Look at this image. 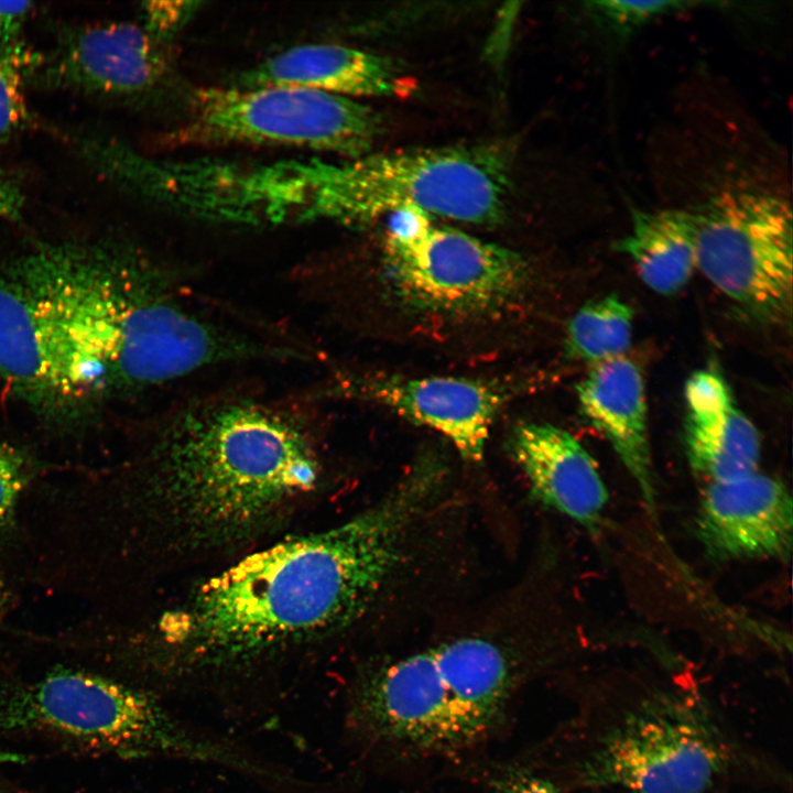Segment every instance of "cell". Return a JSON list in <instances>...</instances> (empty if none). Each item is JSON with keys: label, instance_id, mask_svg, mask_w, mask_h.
<instances>
[{"label": "cell", "instance_id": "cell-15", "mask_svg": "<svg viewBox=\"0 0 793 793\" xmlns=\"http://www.w3.org/2000/svg\"><path fill=\"white\" fill-rule=\"evenodd\" d=\"M510 449L541 502L597 530L608 491L597 463L572 434L546 423H523L513 430Z\"/></svg>", "mask_w": 793, "mask_h": 793}, {"label": "cell", "instance_id": "cell-16", "mask_svg": "<svg viewBox=\"0 0 793 793\" xmlns=\"http://www.w3.org/2000/svg\"><path fill=\"white\" fill-rule=\"evenodd\" d=\"M684 442L693 471L707 484L730 481L758 470L761 439L714 370L695 371L685 385Z\"/></svg>", "mask_w": 793, "mask_h": 793}, {"label": "cell", "instance_id": "cell-26", "mask_svg": "<svg viewBox=\"0 0 793 793\" xmlns=\"http://www.w3.org/2000/svg\"><path fill=\"white\" fill-rule=\"evenodd\" d=\"M31 6L28 1H0V45L13 42L12 37Z\"/></svg>", "mask_w": 793, "mask_h": 793}, {"label": "cell", "instance_id": "cell-24", "mask_svg": "<svg viewBox=\"0 0 793 793\" xmlns=\"http://www.w3.org/2000/svg\"><path fill=\"white\" fill-rule=\"evenodd\" d=\"M489 793H562L554 780L536 763L498 767L488 779Z\"/></svg>", "mask_w": 793, "mask_h": 793}, {"label": "cell", "instance_id": "cell-19", "mask_svg": "<svg viewBox=\"0 0 793 793\" xmlns=\"http://www.w3.org/2000/svg\"><path fill=\"white\" fill-rule=\"evenodd\" d=\"M615 248L632 260L649 289L661 295L676 294L697 268L695 211L632 208L631 228Z\"/></svg>", "mask_w": 793, "mask_h": 793}, {"label": "cell", "instance_id": "cell-6", "mask_svg": "<svg viewBox=\"0 0 793 793\" xmlns=\"http://www.w3.org/2000/svg\"><path fill=\"white\" fill-rule=\"evenodd\" d=\"M2 737H41L122 758L164 756L258 770L229 747L193 735L149 693L79 665L1 681Z\"/></svg>", "mask_w": 793, "mask_h": 793}, {"label": "cell", "instance_id": "cell-13", "mask_svg": "<svg viewBox=\"0 0 793 793\" xmlns=\"http://www.w3.org/2000/svg\"><path fill=\"white\" fill-rule=\"evenodd\" d=\"M0 377L62 395L98 391L77 350L20 282L0 280Z\"/></svg>", "mask_w": 793, "mask_h": 793}, {"label": "cell", "instance_id": "cell-3", "mask_svg": "<svg viewBox=\"0 0 793 793\" xmlns=\"http://www.w3.org/2000/svg\"><path fill=\"white\" fill-rule=\"evenodd\" d=\"M575 704L536 761L562 793H724L740 784H791L696 684L599 682Z\"/></svg>", "mask_w": 793, "mask_h": 793}, {"label": "cell", "instance_id": "cell-9", "mask_svg": "<svg viewBox=\"0 0 793 793\" xmlns=\"http://www.w3.org/2000/svg\"><path fill=\"white\" fill-rule=\"evenodd\" d=\"M384 269L394 295L428 314L475 316L502 308L529 281L523 258L452 227L433 226L416 210L394 214Z\"/></svg>", "mask_w": 793, "mask_h": 793}, {"label": "cell", "instance_id": "cell-20", "mask_svg": "<svg viewBox=\"0 0 793 793\" xmlns=\"http://www.w3.org/2000/svg\"><path fill=\"white\" fill-rule=\"evenodd\" d=\"M40 475L37 463L22 447L0 442V616L14 604L20 576L26 566V529L23 526L28 496Z\"/></svg>", "mask_w": 793, "mask_h": 793}, {"label": "cell", "instance_id": "cell-2", "mask_svg": "<svg viewBox=\"0 0 793 793\" xmlns=\"http://www.w3.org/2000/svg\"><path fill=\"white\" fill-rule=\"evenodd\" d=\"M18 269L99 390L159 385L265 352L198 307L169 270L141 253L45 247Z\"/></svg>", "mask_w": 793, "mask_h": 793}, {"label": "cell", "instance_id": "cell-5", "mask_svg": "<svg viewBox=\"0 0 793 793\" xmlns=\"http://www.w3.org/2000/svg\"><path fill=\"white\" fill-rule=\"evenodd\" d=\"M512 650L463 637L380 662L355 681L352 729L372 749L401 758H452L506 726L530 669Z\"/></svg>", "mask_w": 793, "mask_h": 793}, {"label": "cell", "instance_id": "cell-27", "mask_svg": "<svg viewBox=\"0 0 793 793\" xmlns=\"http://www.w3.org/2000/svg\"><path fill=\"white\" fill-rule=\"evenodd\" d=\"M23 205L24 196L20 186L0 170V218L18 219Z\"/></svg>", "mask_w": 793, "mask_h": 793}, {"label": "cell", "instance_id": "cell-4", "mask_svg": "<svg viewBox=\"0 0 793 793\" xmlns=\"http://www.w3.org/2000/svg\"><path fill=\"white\" fill-rule=\"evenodd\" d=\"M156 487L200 536L256 528L316 484V454L300 419L275 403L221 398L186 406L156 447Z\"/></svg>", "mask_w": 793, "mask_h": 793}, {"label": "cell", "instance_id": "cell-23", "mask_svg": "<svg viewBox=\"0 0 793 793\" xmlns=\"http://www.w3.org/2000/svg\"><path fill=\"white\" fill-rule=\"evenodd\" d=\"M700 3L702 2L677 0H597L586 2V10L598 24L607 28L617 35L626 36L655 19L686 10V8Z\"/></svg>", "mask_w": 793, "mask_h": 793}, {"label": "cell", "instance_id": "cell-11", "mask_svg": "<svg viewBox=\"0 0 793 793\" xmlns=\"http://www.w3.org/2000/svg\"><path fill=\"white\" fill-rule=\"evenodd\" d=\"M696 535L714 560L787 561L793 544V502L786 486L758 470L707 484Z\"/></svg>", "mask_w": 793, "mask_h": 793}, {"label": "cell", "instance_id": "cell-12", "mask_svg": "<svg viewBox=\"0 0 793 793\" xmlns=\"http://www.w3.org/2000/svg\"><path fill=\"white\" fill-rule=\"evenodd\" d=\"M167 73L160 42L126 22L82 25L65 34L43 68L51 85L106 97H134Z\"/></svg>", "mask_w": 793, "mask_h": 793}, {"label": "cell", "instance_id": "cell-21", "mask_svg": "<svg viewBox=\"0 0 793 793\" xmlns=\"http://www.w3.org/2000/svg\"><path fill=\"white\" fill-rule=\"evenodd\" d=\"M632 328L633 311L618 295L593 298L568 322L566 354L591 366L623 357L631 346Z\"/></svg>", "mask_w": 793, "mask_h": 793}, {"label": "cell", "instance_id": "cell-14", "mask_svg": "<svg viewBox=\"0 0 793 793\" xmlns=\"http://www.w3.org/2000/svg\"><path fill=\"white\" fill-rule=\"evenodd\" d=\"M363 394L406 420L427 426L472 461L482 458L503 394L492 384L453 377L372 379Z\"/></svg>", "mask_w": 793, "mask_h": 793}, {"label": "cell", "instance_id": "cell-1", "mask_svg": "<svg viewBox=\"0 0 793 793\" xmlns=\"http://www.w3.org/2000/svg\"><path fill=\"white\" fill-rule=\"evenodd\" d=\"M443 478V467L423 458L369 510L253 553L211 577L162 618L160 633L187 663L205 665L347 624L399 565L411 529Z\"/></svg>", "mask_w": 793, "mask_h": 793}, {"label": "cell", "instance_id": "cell-8", "mask_svg": "<svg viewBox=\"0 0 793 793\" xmlns=\"http://www.w3.org/2000/svg\"><path fill=\"white\" fill-rule=\"evenodd\" d=\"M381 132V116L354 98L301 86H236L196 90L174 140L287 145L356 159Z\"/></svg>", "mask_w": 793, "mask_h": 793}, {"label": "cell", "instance_id": "cell-22", "mask_svg": "<svg viewBox=\"0 0 793 793\" xmlns=\"http://www.w3.org/2000/svg\"><path fill=\"white\" fill-rule=\"evenodd\" d=\"M31 55L14 42L0 45V137L20 129L29 112L24 82Z\"/></svg>", "mask_w": 793, "mask_h": 793}, {"label": "cell", "instance_id": "cell-18", "mask_svg": "<svg viewBox=\"0 0 793 793\" xmlns=\"http://www.w3.org/2000/svg\"><path fill=\"white\" fill-rule=\"evenodd\" d=\"M287 85L348 98L399 96L411 88L398 64L385 56L338 44H304L261 62L238 86Z\"/></svg>", "mask_w": 793, "mask_h": 793}, {"label": "cell", "instance_id": "cell-25", "mask_svg": "<svg viewBox=\"0 0 793 793\" xmlns=\"http://www.w3.org/2000/svg\"><path fill=\"white\" fill-rule=\"evenodd\" d=\"M198 2L151 1L143 3V28L160 43L174 36L194 15Z\"/></svg>", "mask_w": 793, "mask_h": 793}, {"label": "cell", "instance_id": "cell-10", "mask_svg": "<svg viewBox=\"0 0 793 793\" xmlns=\"http://www.w3.org/2000/svg\"><path fill=\"white\" fill-rule=\"evenodd\" d=\"M697 268L750 317L782 323L792 308L793 226L782 197L723 189L695 209Z\"/></svg>", "mask_w": 793, "mask_h": 793}, {"label": "cell", "instance_id": "cell-7", "mask_svg": "<svg viewBox=\"0 0 793 793\" xmlns=\"http://www.w3.org/2000/svg\"><path fill=\"white\" fill-rule=\"evenodd\" d=\"M308 221L369 225L405 209L463 222L502 221L511 188L510 151L480 143L311 162Z\"/></svg>", "mask_w": 793, "mask_h": 793}, {"label": "cell", "instance_id": "cell-17", "mask_svg": "<svg viewBox=\"0 0 793 793\" xmlns=\"http://www.w3.org/2000/svg\"><path fill=\"white\" fill-rule=\"evenodd\" d=\"M576 394L582 414L608 439L654 514L648 404L639 367L626 356L593 365Z\"/></svg>", "mask_w": 793, "mask_h": 793}]
</instances>
